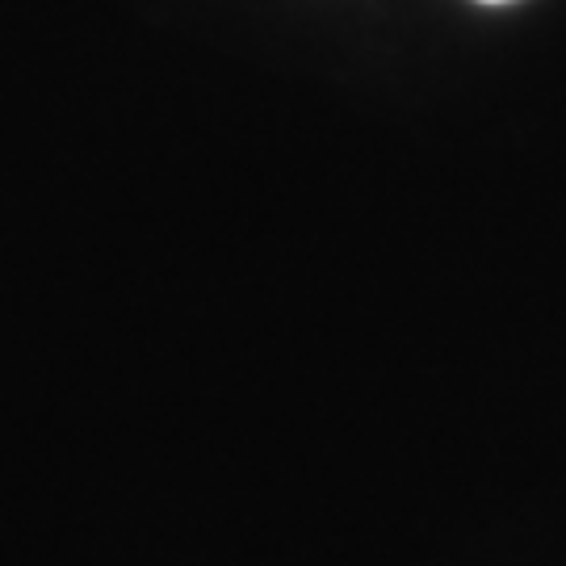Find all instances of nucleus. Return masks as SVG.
<instances>
[{"label": "nucleus", "instance_id": "f257e3e1", "mask_svg": "<svg viewBox=\"0 0 566 566\" xmlns=\"http://www.w3.org/2000/svg\"><path fill=\"white\" fill-rule=\"evenodd\" d=\"M483 4H504V0H483Z\"/></svg>", "mask_w": 566, "mask_h": 566}]
</instances>
